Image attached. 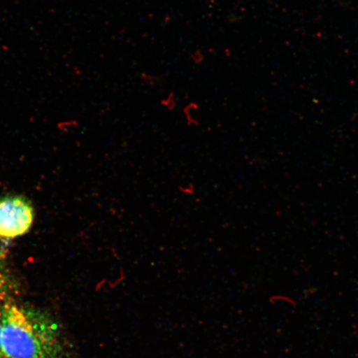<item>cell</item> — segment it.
Instances as JSON below:
<instances>
[{"instance_id":"2","label":"cell","mask_w":358,"mask_h":358,"mask_svg":"<svg viewBox=\"0 0 358 358\" xmlns=\"http://www.w3.org/2000/svg\"><path fill=\"white\" fill-rule=\"evenodd\" d=\"M34 213L28 201L10 196L0 201V238L15 239L32 227Z\"/></svg>"},{"instance_id":"1","label":"cell","mask_w":358,"mask_h":358,"mask_svg":"<svg viewBox=\"0 0 358 358\" xmlns=\"http://www.w3.org/2000/svg\"><path fill=\"white\" fill-rule=\"evenodd\" d=\"M0 320L3 358H65L60 330L46 313L8 301Z\"/></svg>"},{"instance_id":"4","label":"cell","mask_w":358,"mask_h":358,"mask_svg":"<svg viewBox=\"0 0 358 358\" xmlns=\"http://www.w3.org/2000/svg\"><path fill=\"white\" fill-rule=\"evenodd\" d=\"M0 358H3L2 355V324L0 320Z\"/></svg>"},{"instance_id":"3","label":"cell","mask_w":358,"mask_h":358,"mask_svg":"<svg viewBox=\"0 0 358 358\" xmlns=\"http://www.w3.org/2000/svg\"><path fill=\"white\" fill-rule=\"evenodd\" d=\"M13 278L8 271L6 266L3 265L0 259V306H3L10 301L12 293L13 292Z\"/></svg>"}]
</instances>
